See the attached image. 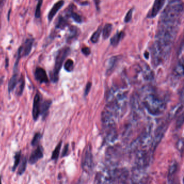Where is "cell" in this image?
<instances>
[{
	"label": "cell",
	"instance_id": "cell-1",
	"mask_svg": "<svg viewBox=\"0 0 184 184\" xmlns=\"http://www.w3.org/2000/svg\"><path fill=\"white\" fill-rule=\"evenodd\" d=\"M184 13L183 3L181 0H172L163 10L158 24L180 27Z\"/></svg>",
	"mask_w": 184,
	"mask_h": 184
},
{
	"label": "cell",
	"instance_id": "cell-2",
	"mask_svg": "<svg viewBox=\"0 0 184 184\" xmlns=\"http://www.w3.org/2000/svg\"><path fill=\"white\" fill-rule=\"evenodd\" d=\"M142 97L141 104L151 115H159L165 110L166 100L153 89H146Z\"/></svg>",
	"mask_w": 184,
	"mask_h": 184
},
{
	"label": "cell",
	"instance_id": "cell-3",
	"mask_svg": "<svg viewBox=\"0 0 184 184\" xmlns=\"http://www.w3.org/2000/svg\"><path fill=\"white\" fill-rule=\"evenodd\" d=\"M70 49L69 48H63L58 52L56 56L54 68L50 73V78L52 82L55 83L58 81L59 73L60 71V69L62 67L65 58L68 55Z\"/></svg>",
	"mask_w": 184,
	"mask_h": 184
},
{
	"label": "cell",
	"instance_id": "cell-4",
	"mask_svg": "<svg viewBox=\"0 0 184 184\" xmlns=\"http://www.w3.org/2000/svg\"><path fill=\"white\" fill-rule=\"evenodd\" d=\"M94 183L97 184L115 183L113 167H107L98 172L96 176Z\"/></svg>",
	"mask_w": 184,
	"mask_h": 184
},
{
	"label": "cell",
	"instance_id": "cell-5",
	"mask_svg": "<svg viewBox=\"0 0 184 184\" xmlns=\"http://www.w3.org/2000/svg\"><path fill=\"white\" fill-rule=\"evenodd\" d=\"M94 167L93 155L90 146H88L84 151L81 160V168L86 174H90Z\"/></svg>",
	"mask_w": 184,
	"mask_h": 184
},
{
	"label": "cell",
	"instance_id": "cell-6",
	"mask_svg": "<svg viewBox=\"0 0 184 184\" xmlns=\"http://www.w3.org/2000/svg\"><path fill=\"white\" fill-rule=\"evenodd\" d=\"M121 151L119 147H110L107 151L106 159L109 166L111 167H116L119 160Z\"/></svg>",
	"mask_w": 184,
	"mask_h": 184
},
{
	"label": "cell",
	"instance_id": "cell-7",
	"mask_svg": "<svg viewBox=\"0 0 184 184\" xmlns=\"http://www.w3.org/2000/svg\"><path fill=\"white\" fill-rule=\"evenodd\" d=\"M165 3V0H155L151 10L147 14V17L151 18L155 17L163 8Z\"/></svg>",
	"mask_w": 184,
	"mask_h": 184
},
{
	"label": "cell",
	"instance_id": "cell-8",
	"mask_svg": "<svg viewBox=\"0 0 184 184\" xmlns=\"http://www.w3.org/2000/svg\"><path fill=\"white\" fill-rule=\"evenodd\" d=\"M35 78L40 84H46L49 82L47 73L45 70L42 68H36L35 72Z\"/></svg>",
	"mask_w": 184,
	"mask_h": 184
},
{
	"label": "cell",
	"instance_id": "cell-9",
	"mask_svg": "<svg viewBox=\"0 0 184 184\" xmlns=\"http://www.w3.org/2000/svg\"><path fill=\"white\" fill-rule=\"evenodd\" d=\"M43 157V149L41 146L39 145L30 155L29 162L30 164L33 165L37 163L39 159Z\"/></svg>",
	"mask_w": 184,
	"mask_h": 184
},
{
	"label": "cell",
	"instance_id": "cell-10",
	"mask_svg": "<svg viewBox=\"0 0 184 184\" xmlns=\"http://www.w3.org/2000/svg\"><path fill=\"white\" fill-rule=\"evenodd\" d=\"M40 104H41V97L39 94H36L35 96L33 107V117L35 121L38 119L39 116L40 115Z\"/></svg>",
	"mask_w": 184,
	"mask_h": 184
},
{
	"label": "cell",
	"instance_id": "cell-11",
	"mask_svg": "<svg viewBox=\"0 0 184 184\" xmlns=\"http://www.w3.org/2000/svg\"><path fill=\"white\" fill-rule=\"evenodd\" d=\"M104 131L105 132L104 141L107 144H110L116 141L117 138L116 128L107 129Z\"/></svg>",
	"mask_w": 184,
	"mask_h": 184
},
{
	"label": "cell",
	"instance_id": "cell-12",
	"mask_svg": "<svg viewBox=\"0 0 184 184\" xmlns=\"http://www.w3.org/2000/svg\"><path fill=\"white\" fill-rule=\"evenodd\" d=\"M52 104V101L51 100H45L43 102L40 104V115L42 116L43 120L47 116L48 111Z\"/></svg>",
	"mask_w": 184,
	"mask_h": 184
},
{
	"label": "cell",
	"instance_id": "cell-13",
	"mask_svg": "<svg viewBox=\"0 0 184 184\" xmlns=\"http://www.w3.org/2000/svg\"><path fill=\"white\" fill-rule=\"evenodd\" d=\"M64 3V1L60 0L54 5L53 7L50 10L48 15V20H49V21H51L53 19V18L55 16L57 13L58 12V10L62 7Z\"/></svg>",
	"mask_w": 184,
	"mask_h": 184
},
{
	"label": "cell",
	"instance_id": "cell-14",
	"mask_svg": "<svg viewBox=\"0 0 184 184\" xmlns=\"http://www.w3.org/2000/svg\"><path fill=\"white\" fill-rule=\"evenodd\" d=\"M183 64L184 61L182 58L181 60L178 62V63L176 65V67L173 70V74L176 77H181L184 75V70H183Z\"/></svg>",
	"mask_w": 184,
	"mask_h": 184
},
{
	"label": "cell",
	"instance_id": "cell-15",
	"mask_svg": "<svg viewBox=\"0 0 184 184\" xmlns=\"http://www.w3.org/2000/svg\"><path fill=\"white\" fill-rule=\"evenodd\" d=\"M18 76V75L17 73H14L13 76L9 80L8 83V86L9 93H10L17 86V83L18 82V80H19Z\"/></svg>",
	"mask_w": 184,
	"mask_h": 184
},
{
	"label": "cell",
	"instance_id": "cell-16",
	"mask_svg": "<svg viewBox=\"0 0 184 184\" xmlns=\"http://www.w3.org/2000/svg\"><path fill=\"white\" fill-rule=\"evenodd\" d=\"M124 36V33L123 31L118 32L110 39L111 44L114 47H116L117 45H118L121 40L123 39Z\"/></svg>",
	"mask_w": 184,
	"mask_h": 184
},
{
	"label": "cell",
	"instance_id": "cell-17",
	"mask_svg": "<svg viewBox=\"0 0 184 184\" xmlns=\"http://www.w3.org/2000/svg\"><path fill=\"white\" fill-rule=\"evenodd\" d=\"M34 40L33 39H28L26 40L25 45L24 47V52H23V56H28L31 50V48L33 47Z\"/></svg>",
	"mask_w": 184,
	"mask_h": 184
},
{
	"label": "cell",
	"instance_id": "cell-18",
	"mask_svg": "<svg viewBox=\"0 0 184 184\" xmlns=\"http://www.w3.org/2000/svg\"><path fill=\"white\" fill-rule=\"evenodd\" d=\"M17 84H18V86L17 87V90L16 91V94L17 96H20L23 94L24 88V86H25L24 79V77H22V76L19 79L18 82Z\"/></svg>",
	"mask_w": 184,
	"mask_h": 184
},
{
	"label": "cell",
	"instance_id": "cell-19",
	"mask_svg": "<svg viewBox=\"0 0 184 184\" xmlns=\"http://www.w3.org/2000/svg\"><path fill=\"white\" fill-rule=\"evenodd\" d=\"M27 166V158L26 157H24L21 160L20 166L18 169L17 174L20 176L23 174L26 171V168Z\"/></svg>",
	"mask_w": 184,
	"mask_h": 184
},
{
	"label": "cell",
	"instance_id": "cell-20",
	"mask_svg": "<svg viewBox=\"0 0 184 184\" xmlns=\"http://www.w3.org/2000/svg\"><path fill=\"white\" fill-rule=\"evenodd\" d=\"M112 26L111 24L107 23L104 26L103 29V37L104 39H107L109 37L111 33Z\"/></svg>",
	"mask_w": 184,
	"mask_h": 184
},
{
	"label": "cell",
	"instance_id": "cell-21",
	"mask_svg": "<svg viewBox=\"0 0 184 184\" xmlns=\"http://www.w3.org/2000/svg\"><path fill=\"white\" fill-rule=\"evenodd\" d=\"M62 144V142L60 141V143L56 146L55 150H54V151L52 153V157H51L52 160L55 161H57L58 160V157L60 155Z\"/></svg>",
	"mask_w": 184,
	"mask_h": 184
},
{
	"label": "cell",
	"instance_id": "cell-22",
	"mask_svg": "<svg viewBox=\"0 0 184 184\" xmlns=\"http://www.w3.org/2000/svg\"><path fill=\"white\" fill-rule=\"evenodd\" d=\"M118 60V57L116 56H114L110 59L108 63L107 66V73H111L113 69L115 68L116 63Z\"/></svg>",
	"mask_w": 184,
	"mask_h": 184
},
{
	"label": "cell",
	"instance_id": "cell-23",
	"mask_svg": "<svg viewBox=\"0 0 184 184\" xmlns=\"http://www.w3.org/2000/svg\"><path fill=\"white\" fill-rule=\"evenodd\" d=\"M177 169V165L175 163L172 164L170 167L169 171H168V180L169 181V183H172V179L173 178V177L176 173Z\"/></svg>",
	"mask_w": 184,
	"mask_h": 184
},
{
	"label": "cell",
	"instance_id": "cell-24",
	"mask_svg": "<svg viewBox=\"0 0 184 184\" xmlns=\"http://www.w3.org/2000/svg\"><path fill=\"white\" fill-rule=\"evenodd\" d=\"M21 151L17 152L15 154L14 164L13 168H12V171L13 172H14L16 170L18 165L20 164V161H21Z\"/></svg>",
	"mask_w": 184,
	"mask_h": 184
},
{
	"label": "cell",
	"instance_id": "cell-25",
	"mask_svg": "<svg viewBox=\"0 0 184 184\" xmlns=\"http://www.w3.org/2000/svg\"><path fill=\"white\" fill-rule=\"evenodd\" d=\"M102 26H100L99 27L98 29L96 30L94 33L92 34L91 37V41L93 43H96L98 42L99 39L100 37V36L102 33Z\"/></svg>",
	"mask_w": 184,
	"mask_h": 184
},
{
	"label": "cell",
	"instance_id": "cell-26",
	"mask_svg": "<svg viewBox=\"0 0 184 184\" xmlns=\"http://www.w3.org/2000/svg\"><path fill=\"white\" fill-rule=\"evenodd\" d=\"M64 69L68 72L72 71L73 69V62L71 60H68L64 64Z\"/></svg>",
	"mask_w": 184,
	"mask_h": 184
},
{
	"label": "cell",
	"instance_id": "cell-27",
	"mask_svg": "<svg viewBox=\"0 0 184 184\" xmlns=\"http://www.w3.org/2000/svg\"><path fill=\"white\" fill-rule=\"evenodd\" d=\"M42 138V135L40 133H36L34 135V137L33 138L32 141H31V145L33 146L37 145L39 144L41 139Z\"/></svg>",
	"mask_w": 184,
	"mask_h": 184
},
{
	"label": "cell",
	"instance_id": "cell-28",
	"mask_svg": "<svg viewBox=\"0 0 184 184\" xmlns=\"http://www.w3.org/2000/svg\"><path fill=\"white\" fill-rule=\"evenodd\" d=\"M43 3V0H39V2L37 5L36 11H35V17L36 18H39L41 16V9L42 7V4Z\"/></svg>",
	"mask_w": 184,
	"mask_h": 184
},
{
	"label": "cell",
	"instance_id": "cell-29",
	"mask_svg": "<svg viewBox=\"0 0 184 184\" xmlns=\"http://www.w3.org/2000/svg\"><path fill=\"white\" fill-rule=\"evenodd\" d=\"M70 16L72 17L73 20L77 23H81V18L78 14L73 12H70Z\"/></svg>",
	"mask_w": 184,
	"mask_h": 184
},
{
	"label": "cell",
	"instance_id": "cell-30",
	"mask_svg": "<svg viewBox=\"0 0 184 184\" xmlns=\"http://www.w3.org/2000/svg\"><path fill=\"white\" fill-rule=\"evenodd\" d=\"M67 24V22L66 21V20L64 19L63 17H60L59 21L58 22L57 27L60 29H63L64 28L65 26Z\"/></svg>",
	"mask_w": 184,
	"mask_h": 184
},
{
	"label": "cell",
	"instance_id": "cell-31",
	"mask_svg": "<svg viewBox=\"0 0 184 184\" xmlns=\"http://www.w3.org/2000/svg\"><path fill=\"white\" fill-rule=\"evenodd\" d=\"M183 123H184V115H183V113H182L177 121V128H180L181 126L183 125Z\"/></svg>",
	"mask_w": 184,
	"mask_h": 184
},
{
	"label": "cell",
	"instance_id": "cell-32",
	"mask_svg": "<svg viewBox=\"0 0 184 184\" xmlns=\"http://www.w3.org/2000/svg\"><path fill=\"white\" fill-rule=\"evenodd\" d=\"M132 12L133 9H131L126 14L125 17V19H124V21L125 23H128L131 20L132 16Z\"/></svg>",
	"mask_w": 184,
	"mask_h": 184
},
{
	"label": "cell",
	"instance_id": "cell-33",
	"mask_svg": "<svg viewBox=\"0 0 184 184\" xmlns=\"http://www.w3.org/2000/svg\"><path fill=\"white\" fill-rule=\"evenodd\" d=\"M177 145L178 149L182 153L183 151V139H180L178 142Z\"/></svg>",
	"mask_w": 184,
	"mask_h": 184
},
{
	"label": "cell",
	"instance_id": "cell-34",
	"mask_svg": "<svg viewBox=\"0 0 184 184\" xmlns=\"http://www.w3.org/2000/svg\"><path fill=\"white\" fill-rule=\"evenodd\" d=\"M81 52L83 53V54H84L86 56H88L89 55H90L91 50L89 48L86 47L83 48L81 49Z\"/></svg>",
	"mask_w": 184,
	"mask_h": 184
},
{
	"label": "cell",
	"instance_id": "cell-35",
	"mask_svg": "<svg viewBox=\"0 0 184 184\" xmlns=\"http://www.w3.org/2000/svg\"><path fill=\"white\" fill-rule=\"evenodd\" d=\"M68 145H67L65 146V147H64V149H63V152H62V157H65V156L67 155L68 152Z\"/></svg>",
	"mask_w": 184,
	"mask_h": 184
},
{
	"label": "cell",
	"instance_id": "cell-36",
	"mask_svg": "<svg viewBox=\"0 0 184 184\" xmlns=\"http://www.w3.org/2000/svg\"><path fill=\"white\" fill-rule=\"evenodd\" d=\"M91 87V83H88V84H87L86 86V89H85V92H84V94H85V96L88 95V93H89V91H90Z\"/></svg>",
	"mask_w": 184,
	"mask_h": 184
},
{
	"label": "cell",
	"instance_id": "cell-37",
	"mask_svg": "<svg viewBox=\"0 0 184 184\" xmlns=\"http://www.w3.org/2000/svg\"><path fill=\"white\" fill-rule=\"evenodd\" d=\"M95 2V4L96 5V7L97 10H99V0H94Z\"/></svg>",
	"mask_w": 184,
	"mask_h": 184
}]
</instances>
